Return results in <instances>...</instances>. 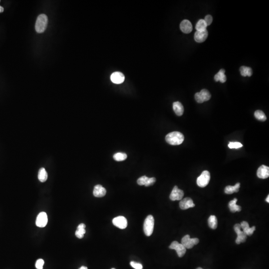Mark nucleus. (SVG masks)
<instances>
[{"label": "nucleus", "mask_w": 269, "mask_h": 269, "mask_svg": "<svg viewBox=\"0 0 269 269\" xmlns=\"http://www.w3.org/2000/svg\"><path fill=\"white\" fill-rule=\"evenodd\" d=\"M184 140V137L183 134L179 132H173L168 134L166 136V141L168 144L173 146L179 145L183 143Z\"/></svg>", "instance_id": "1"}, {"label": "nucleus", "mask_w": 269, "mask_h": 269, "mask_svg": "<svg viewBox=\"0 0 269 269\" xmlns=\"http://www.w3.org/2000/svg\"><path fill=\"white\" fill-rule=\"evenodd\" d=\"M48 18L45 14H41L37 18L35 23V30L37 33L41 34L45 31L47 27Z\"/></svg>", "instance_id": "2"}, {"label": "nucleus", "mask_w": 269, "mask_h": 269, "mask_svg": "<svg viewBox=\"0 0 269 269\" xmlns=\"http://www.w3.org/2000/svg\"><path fill=\"white\" fill-rule=\"evenodd\" d=\"M154 218L153 216L149 215L146 218L144 224V231L145 235L150 236L152 235L154 228Z\"/></svg>", "instance_id": "3"}, {"label": "nucleus", "mask_w": 269, "mask_h": 269, "mask_svg": "<svg viewBox=\"0 0 269 269\" xmlns=\"http://www.w3.org/2000/svg\"><path fill=\"white\" fill-rule=\"evenodd\" d=\"M211 179V174L207 171H203L201 175L197 178V184L200 187H207Z\"/></svg>", "instance_id": "4"}, {"label": "nucleus", "mask_w": 269, "mask_h": 269, "mask_svg": "<svg viewBox=\"0 0 269 269\" xmlns=\"http://www.w3.org/2000/svg\"><path fill=\"white\" fill-rule=\"evenodd\" d=\"M199 240L198 238H191L189 235H187L183 237L182 244L186 249H191L193 246L199 243Z\"/></svg>", "instance_id": "5"}, {"label": "nucleus", "mask_w": 269, "mask_h": 269, "mask_svg": "<svg viewBox=\"0 0 269 269\" xmlns=\"http://www.w3.org/2000/svg\"><path fill=\"white\" fill-rule=\"evenodd\" d=\"M211 93L207 89H203L200 92H197L195 94V99L199 103L209 100L211 98Z\"/></svg>", "instance_id": "6"}, {"label": "nucleus", "mask_w": 269, "mask_h": 269, "mask_svg": "<svg viewBox=\"0 0 269 269\" xmlns=\"http://www.w3.org/2000/svg\"><path fill=\"white\" fill-rule=\"evenodd\" d=\"M234 230L237 234V237L236 240V243L237 244H240L241 243H244L247 239V235H246L243 231H241V227L240 224H236L234 225Z\"/></svg>", "instance_id": "7"}, {"label": "nucleus", "mask_w": 269, "mask_h": 269, "mask_svg": "<svg viewBox=\"0 0 269 269\" xmlns=\"http://www.w3.org/2000/svg\"><path fill=\"white\" fill-rule=\"evenodd\" d=\"M169 248L171 249L175 250L179 257H183L187 251V249L182 244L177 241L173 242Z\"/></svg>", "instance_id": "8"}, {"label": "nucleus", "mask_w": 269, "mask_h": 269, "mask_svg": "<svg viewBox=\"0 0 269 269\" xmlns=\"http://www.w3.org/2000/svg\"><path fill=\"white\" fill-rule=\"evenodd\" d=\"M47 214L45 212H42L37 216L35 224L38 227H45L47 225Z\"/></svg>", "instance_id": "9"}, {"label": "nucleus", "mask_w": 269, "mask_h": 269, "mask_svg": "<svg viewBox=\"0 0 269 269\" xmlns=\"http://www.w3.org/2000/svg\"><path fill=\"white\" fill-rule=\"evenodd\" d=\"M112 222L114 225L122 229L126 228L128 225L127 219L122 216L115 217L113 219Z\"/></svg>", "instance_id": "10"}, {"label": "nucleus", "mask_w": 269, "mask_h": 269, "mask_svg": "<svg viewBox=\"0 0 269 269\" xmlns=\"http://www.w3.org/2000/svg\"><path fill=\"white\" fill-rule=\"evenodd\" d=\"M184 196V192L182 190L178 188L177 186H175L173 188L170 195V198L171 200H181Z\"/></svg>", "instance_id": "11"}, {"label": "nucleus", "mask_w": 269, "mask_h": 269, "mask_svg": "<svg viewBox=\"0 0 269 269\" xmlns=\"http://www.w3.org/2000/svg\"><path fill=\"white\" fill-rule=\"evenodd\" d=\"M195 207V204L193 203V200L190 197H186L185 199H182L179 203V207L183 210H186Z\"/></svg>", "instance_id": "12"}, {"label": "nucleus", "mask_w": 269, "mask_h": 269, "mask_svg": "<svg viewBox=\"0 0 269 269\" xmlns=\"http://www.w3.org/2000/svg\"><path fill=\"white\" fill-rule=\"evenodd\" d=\"M258 177L262 179H266L269 176V167L265 165H262L258 169L257 172Z\"/></svg>", "instance_id": "13"}, {"label": "nucleus", "mask_w": 269, "mask_h": 269, "mask_svg": "<svg viewBox=\"0 0 269 269\" xmlns=\"http://www.w3.org/2000/svg\"><path fill=\"white\" fill-rule=\"evenodd\" d=\"M111 80L113 83L115 84H121L125 80L124 75L120 72H115L113 73L110 77Z\"/></svg>", "instance_id": "14"}, {"label": "nucleus", "mask_w": 269, "mask_h": 269, "mask_svg": "<svg viewBox=\"0 0 269 269\" xmlns=\"http://www.w3.org/2000/svg\"><path fill=\"white\" fill-rule=\"evenodd\" d=\"M180 30L183 33L185 34H189L192 30V24L190 21L184 20L182 21L180 25Z\"/></svg>", "instance_id": "15"}, {"label": "nucleus", "mask_w": 269, "mask_h": 269, "mask_svg": "<svg viewBox=\"0 0 269 269\" xmlns=\"http://www.w3.org/2000/svg\"><path fill=\"white\" fill-rule=\"evenodd\" d=\"M208 37L207 30L196 31L195 34V40L197 42H203L207 39Z\"/></svg>", "instance_id": "16"}, {"label": "nucleus", "mask_w": 269, "mask_h": 269, "mask_svg": "<svg viewBox=\"0 0 269 269\" xmlns=\"http://www.w3.org/2000/svg\"><path fill=\"white\" fill-rule=\"evenodd\" d=\"M241 228L243 229V231L247 236H251L256 229L255 226H253L252 227H250L248 223L246 221H243L240 224Z\"/></svg>", "instance_id": "17"}, {"label": "nucleus", "mask_w": 269, "mask_h": 269, "mask_svg": "<svg viewBox=\"0 0 269 269\" xmlns=\"http://www.w3.org/2000/svg\"><path fill=\"white\" fill-rule=\"evenodd\" d=\"M106 194V190L104 187L98 184L95 186L93 190V195L96 197H102Z\"/></svg>", "instance_id": "18"}, {"label": "nucleus", "mask_w": 269, "mask_h": 269, "mask_svg": "<svg viewBox=\"0 0 269 269\" xmlns=\"http://www.w3.org/2000/svg\"><path fill=\"white\" fill-rule=\"evenodd\" d=\"M173 109L175 114L179 116L183 115L184 112L183 106L182 104L179 101L174 102L173 103Z\"/></svg>", "instance_id": "19"}, {"label": "nucleus", "mask_w": 269, "mask_h": 269, "mask_svg": "<svg viewBox=\"0 0 269 269\" xmlns=\"http://www.w3.org/2000/svg\"><path fill=\"white\" fill-rule=\"evenodd\" d=\"M237 199H234L233 200H231L228 204V207L230 209V211L233 213L236 212H240L241 211V207L239 205H237L236 203Z\"/></svg>", "instance_id": "20"}, {"label": "nucleus", "mask_w": 269, "mask_h": 269, "mask_svg": "<svg viewBox=\"0 0 269 269\" xmlns=\"http://www.w3.org/2000/svg\"><path fill=\"white\" fill-rule=\"evenodd\" d=\"M240 187V183H236L234 186H227L225 188V193L228 195H231L234 192H238Z\"/></svg>", "instance_id": "21"}, {"label": "nucleus", "mask_w": 269, "mask_h": 269, "mask_svg": "<svg viewBox=\"0 0 269 269\" xmlns=\"http://www.w3.org/2000/svg\"><path fill=\"white\" fill-rule=\"evenodd\" d=\"M224 69H221L214 76V79L216 81H220L221 83H224L226 81V76L225 75Z\"/></svg>", "instance_id": "22"}, {"label": "nucleus", "mask_w": 269, "mask_h": 269, "mask_svg": "<svg viewBox=\"0 0 269 269\" xmlns=\"http://www.w3.org/2000/svg\"><path fill=\"white\" fill-rule=\"evenodd\" d=\"M47 173L45 170V168L42 167L40 170H39L38 174V179L40 182L42 183H44L46 182V180H47Z\"/></svg>", "instance_id": "23"}, {"label": "nucleus", "mask_w": 269, "mask_h": 269, "mask_svg": "<svg viewBox=\"0 0 269 269\" xmlns=\"http://www.w3.org/2000/svg\"><path fill=\"white\" fill-rule=\"evenodd\" d=\"M217 218L215 215H211L208 220V223L209 227L213 229H215L217 227Z\"/></svg>", "instance_id": "24"}, {"label": "nucleus", "mask_w": 269, "mask_h": 269, "mask_svg": "<svg viewBox=\"0 0 269 269\" xmlns=\"http://www.w3.org/2000/svg\"><path fill=\"white\" fill-rule=\"evenodd\" d=\"M240 71L241 72V74L242 76H252V70L250 67H246L244 66H241L240 68Z\"/></svg>", "instance_id": "25"}, {"label": "nucleus", "mask_w": 269, "mask_h": 269, "mask_svg": "<svg viewBox=\"0 0 269 269\" xmlns=\"http://www.w3.org/2000/svg\"><path fill=\"white\" fill-rule=\"evenodd\" d=\"M207 26L204 20L201 19L197 22L195 28L197 31H203L207 30Z\"/></svg>", "instance_id": "26"}, {"label": "nucleus", "mask_w": 269, "mask_h": 269, "mask_svg": "<svg viewBox=\"0 0 269 269\" xmlns=\"http://www.w3.org/2000/svg\"><path fill=\"white\" fill-rule=\"evenodd\" d=\"M254 116L256 119L261 121L264 122L266 120L267 117L265 114L261 110H257L255 111Z\"/></svg>", "instance_id": "27"}, {"label": "nucleus", "mask_w": 269, "mask_h": 269, "mask_svg": "<svg viewBox=\"0 0 269 269\" xmlns=\"http://www.w3.org/2000/svg\"><path fill=\"white\" fill-rule=\"evenodd\" d=\"M113 158L115 161L117 162H121L124 161L127 158V155L126 154L124 153H116L113 155Z\"/></svg>", "instance_id": "28"}, {"label": "nucleus", "mask_w": 269, "mask_h": 269, "mask_svg": "<svg viewBox=\"0 0 269 269\" xmlns=\"http://www.w3.org/2000/svg\"><path fill=\"white\" fill-rule=\"evenodd\" d=\"M86 233V230L84 228L77 229L75 232V235L79 239H82L83 238L84 235Z\"/></svg>", "instance_id": "29"}, {"label": "nucleus", "mask_w": 269, "mask_h": 269, "mask_svg": "<svg viewBox=\"0 0 269 269\" xmlns=\"http://www.w3.org/2000/svg\"><path fill=\"white\" fill-rule=\"evenodd\" d=\"M243 147V145L239 142H230L228 144V147L230 149H238Z\"/></svg>", "instance_id": "30"}, {"label": "nucleus", "mask_w": 269, "mask_h": 269, "mask_svg": "<svg viewBox=\"0 0 269 269\" xmlns=\"http://www.w3.org/2000/svg\"><path fill=\"white\" fill-rule=\"evenodd\" d=\"M148 179H149V178H148L147 176H145V175L141 176V178H139L138 179L137 183L139 185H140V186H145L146 183L147 182V180H148Z\"/></svg>", "instance_id": "31"}, {"label": "nucleus", "mask_w": 269, "mask_h": 269, "mask_svg": "<svg viewBox=\"0 0 269 269\" xmlns=\"http://www.w3.org/2000/svg\"><path fill=\"white\" fill-rule=\"evenodd\" d=\"M45 264V262L43 260L39 259L37 260L35 263V267L37 269H43V265Z\"/></svg>", "instance_id": "32"}, {"label": "nucleus", "mask_w": 269, "mask_h": 269, "mask_svg": "<svg viewBox=\"0 0 269 269\" xmlns=\"http://www.w3.org/2000/svg\"><path fill=\"white\" fill-rule=\"evenodd\" d=\"M130 265L133 268L135 269H142L143 266L141 264L136 263L135 262L132 261L130 262Z\"/></svg>", "instance_id": "33"}, {"label": "nucleus", "mask_w": 269, "mask_h": 269, "mask_svg": "<svg viewBox=\"0 0 269 269\" xmlns=\"http://www.w3.org/2000/svg\"><path fill=\"white\" fill-rule=\"evenodd\" d=\"M155 181H156V179H155V178H149L145 186L148 187L152 186L155 183Z\"/></svg>", "instance_id": "34"}, {"label": "nucleus", "mask_w": 269, "mask_h": 269, "mask_svg": "<svg viewBox=\"0 0 269 269\" xmlns=\"http://www.w3.org/2000/svg\"><path fill=\"white\" fill-rule=\"evenodd\" d=\"M204 21H205V22H206V24H207V26H209V25H211V24L212 22V20H213V18H212V17L211 15H207L206 17H205V18H204Z\"/></svg>", "instance_id": "35"}, {"label": "nucleus", "mask_w": 269, "mask_h": 269, "mask_svg": "<svg viewBox=\"0 0 269 269\" xmlns=\"http://www.w3.org/2000/svg\"><path fill=\"white\" fill-rule=\"evenodd\" d=\"M85 227H86V225H85L84 224L81 223V224H80L78 226V227H77V229H78V228H84V229H85Z\"/></svg>", "instance_id": "36"}, {"label": "nucleus", "mask_w": 269, "mask_h": 269, "mask_svg": "<svg viewBox=\"0 0 269 269\" xmlns=\"http://www.w3.org/2000/svg\"><path fill=\"white\" fill-rule=\"evenodd\" d=\"M0 2H1V1H0ZM3 11H4V8L1 7V6H0V13L3 12Z\"/></svg>", "instance_id": "37"}, {"label": "nucleus", "mask_w": 269, "mask_h": 269, "mask_svg": "<svg viewBox=\"0 0 269 269\" xmlns=\"http://www.w3.org/2000/svg\"><path fill=\"white\" fill-rule=\"evenodd\" d=\"M79 269H88L87 267L85 266H82Z\"/></svg>", "instance_id": "38"}, {"label": "nucleus", "mask_w": 269, "mask_h": 269, "mask_svg": "<svg viewBox=\"0 0 269 269\" xmlns=\"http://www.w3.org/2000/svg\"><path fill=\"white\" fill-rule=\"evenodd\" d=\"M269 195H268V196H267V197L266 199V201L267 202V203H269Z\"/></svg>", "instance_id": "39"}, {"label": "nucleus", "mask_w": 269, "mask_h": 269, "mask_svg": "<svg viewBox=\"0 0 269 269\" xmlns=\"http://www.w3.org/2000/svg\"><path fill=\"white\" fill-rule=\"evenodd\" d=\"M196 269H203V268H200V267H199V268H197Z\"/></svg>", "instance_id": "40"}, {"label": "nucleus", "mask_w": 269, "mask_h": 269, "mask_svg": "<svg viewBox=\"0 0 269 269\" xmlns=\"http://www.w3.org/2000/svg\"><path fill=\"white\" fill-rule=\"evenodd\" d=\"M112 269H115V268H112Z\"/></svg>", "instance_id": "41"}]
</instances>
